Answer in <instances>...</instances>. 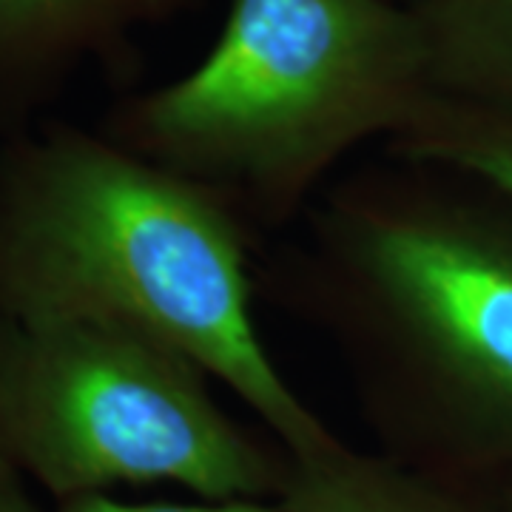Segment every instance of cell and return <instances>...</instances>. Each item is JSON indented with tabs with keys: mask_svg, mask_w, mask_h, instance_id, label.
<instances>
[{
	"mask_svg": "<svg viewBox=\"0 0 512 512\" xmlns=\"http://www.w3.org/2000/svg\"><path fill=\"white\" fill-rule=\"evenodd\" d=\"M259 291L330 342L379 453L512 476V205L453 168L390 157L330 183Z\"/></svg>",
	"mask_w": 512,
	"mask_h": 512,
	"instance_id": "6da1fadb",
	"label": "cell"
},
{
	"mask_svg": "<svg viewBox=\"0 0 512 512\" xmlns=\"http://www.w3.org/2000/svg\"><path fill=\"white\" fill-rule=\"evenodd\" d=\"M262 239L214 191L103 128L37 120L0 143V311L126 330L231 390L288 456L339 436L256 328Z\"/></svg>",
	"mask_w": 512,
	"mask_h": 512,
	"instance_id": "7a4b0ae2",
	"label": "cell"
},
{
	"mask_svg": "<svg viewBox=\"0 0 512 512\" xmlns=\"http://www.w3.org/2000/svg\"><path fill=\"white\" fill-rule=\"evenodd\" d=\"M436 97L407 0H228L211 49L100 128L214 191L259 239L299 225L350 151Z\"/></svg>",
	"mask_w": 512,
	"mask_h": 512,
	"instance_id": "3957f363",
	"label": "cell"
},
{
	"mask_svg": "<svg viewBox=\"0 0 512 512\" xmlns=\"http://www.w3.org/2000/svg\"><path fill=\"white\" fill-rule=\"evenodd\" d=\"M214 384L146 336L0 311V447L52 501L151 484L276 501L293 458L234 419Z\"/></svg>",
	"mask_w": 512,
	"mask_h": 512,
	"instance_id": "277c9868",
	"label": "cell"
},
{
	"mask_svg": "<svg viewBox=\"0 0 512 512\" xmlns=\"http://www.w3.org/2000/svg\"><path fill=\"white\" fill-rule=\"evenodd\" d=\"M188 0H0V134L37 123L86 66H114L134 35Z\"/></svg>",
	"mask_w": 512,
	"mask_h": 512,
	"instance_id": "5b68a950",
	"label": "cell"
},
{
	"mask_svg": "<svg viewBox=\"0 0 512 512\" xmlns=\"http://www.w3.org/2000/svg\"><path fill=\"white\" fill-rule=\"evenodd\" d=\"M498 484L424 473L339 439L313 456L293 458L291 478L276 498V510L498 512Z\"/></svg>",
	"mask_w": 512,
	"mask_h": 512,
	"instance_id": "8992f818",
	"label": "cell"
},
{
	"mask_svg": "<svg viewBox=\"0 0 512 512\" xmlns=\"http://www.w3.org/2000/svg\"><path fill=\"white\" fill-rule=\"evenodd\" d=\"M433 92L512 114V0H410Z\"/></svg>",
	"mask_w": 512,
	"mask_h": 512,
	"instance_id": "52a82bcc",
	"label": "cell"
},
{
	"mask_svg": "<svg viewBox=\"0 0 512 512\" xmlns=\"http://www.w3.org/2000/svg\"><path fill=\"white\" fill-rule=\"evenodd\" d=\"M399 160L467 174L512 205V114L433 97L410 126L384 143Z\"/></svg>",
	"mask_w": 512,
	"mask_h": 512,
	"instance_id": "ba28073f",
	"label": "cell"
},
{
	"mask_svg": "<svg viewBox=\"0 0 512 512\" xmlns=\"http://www.w3.org/2000/svg\"><path fill=\"white\" fill-rule=\"evenodd\" d=\"M43 512V510H40ZM46 512H279L276 501H123L111 493L77 495L52 501V510Z\"/></svg>",
	"mask_w": 512,
	"mask_h": 512,
	"instance_id": "9c48e42d",
	"label": "cell"
},
{
	"mask_svg": "<svg viewBox=\"0 0 512 512\" xmlns=\"http://www.w3.org/2000/svg\"><path fill=\"white\" fill-rule=\"evenodd\" d=\"M0 512H40L29 493V481L20 476L18 467L3 453V447H0Z\"/></svg>",
	"mask_w": 512,
	"mask_h": 512,
	"instance_id": "30bf717a",
	"label": "cell"
},
{
	"mask_svg": "<svg viewBox=\"0 0 512 512\" xmlns=\"http://www.w3.org/2000/svg\"><path fill=\"white\" fill-rule=\"evenodd\" d=\"M498 512H512V476L498 484Z\"/></svg>",
	"mask_w": 512,
	"mask_h": 512,
	"instance_id": "8fae6325",
	"label": "cell"
},
{
	"mask_svg": "<svg viewBox=\"0 0 512 512\" xmlns=\"http://www.w3.org/2000/svg\"><path fill=\"white\" fill-rule=\"evenodd\" d=\"M407 3H410V0H407Z\"/></svg>",
	"mask_w": 512,
	"mask_h": 512,
	"instance_id": "7c38bea8",
	"label": "cell"
}]
</instances>
